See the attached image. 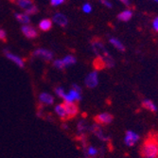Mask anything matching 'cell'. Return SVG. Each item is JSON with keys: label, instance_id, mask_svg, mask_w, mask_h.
Returning a JSON list of instances; mask_svg holds the SVG:
<instances>
[{"label": "cell", "instance_id": "1", "mask_svg": "<svg viewBox=\"0 0 158 158\" xmlns=\"http://www.w3.org/2000/svg\"><path fill=\"white\" fill-rule=\"evenodd\" d=\"M141 158H158V138L148 136L140 148Z\"/></svg>", "mask_w": 158, "mask_h": 158}, {"label": "cell", "instance_id": "2", "mask_svg": "<svg viewBox=\"0 0 158 158\" xmlns=\"http://www.w3.org/2000/svg\"><path fill=\"white\" fill-rule=\"evenodd\" d=\"M92 48L94 52L98 55V58H99L104 64V65L108 67H112L114 65V60L108 53L107 49L104 48L103 44L99 40H94L92 42Z\"/></svg>", "mask_w": 158, "mask_h": 158}, {"label": "cell", "instance_id": "3", "mask_svg": "<svg viewBox=\"0 0 158 158\" xmlns=\"http://www.w3.org/2000/svg\"><path fill=\"white\" fill-rule=\"evenodd\" d=\"M81 99V89L78 84H73L72 88L65 93L63 100L64 102H77Z\"/></svg>", "mask_w": 158, "mask_h": 158}, {"label": "cell", "instance_id": "4", "mask_svg": "<svg viewBox=\"0 0 158 158\" xmlns=\"http://www.w3.org/2000/svg\"><path fill=\"white\" fill-rule=\"evenodd\" d=\"M85 85L88 88H95L98 84V75L97 71H92L85 78Z\"/></svg>", "mask_w": 158, "mask_h": 158}, {"label": "cell", "instance_id": "5", "mask_svg": "<svg viewBox=\"0 0 158 158\" xmlns=\"http://www.w3.org/2000/svg\"><path fill=\"white\" fill-rule=\"evenodd\" d=\"M138 140H139V135L136 133H135L131 130L126 132L125 137H124V142L127 146H129V147L134 146Z\"/></svg>", "mask_w": 158, "mask_h": 158}, {"label": "cell", "instance_id": "6", "mask_svg": "<svg viewBox=\"0 0 158 158\" xmlns=\"http://www.w3.org/2000/svg\"><path fill=\"white\" fill-rule=\"evenodd\" d=\"M33 55L45 61H51L53 59V53L46 48H38L33 52Z\"/></svg>", "mask_w": 158, "mask_h": 158}, {"label": "cell", "instance_id": "7", "mask_svg": "<svg viewBox=\"0 0 158 158\" xmlns=\"http://www.w3.org/2000/svg\"><path fill=\"white\" fill-rule=\"evenodd\" d=\"M113 116L109 113H102L98 114V116H96L95 120L98 124H102V125H107L110 124L113 121Z\"/></svg>", "mask_w": 158, "mask_h": 158}, {"label": "cell", "instance_id": "8", "mask_svg": "<svg viewBox=\"0 0 158 158\" xmlns=\"http://www.w3.org/2000/svg\"><path fill=\"white\" fill-rule=\"evenodd\" d=\"M22 33L28 39H34L38 36V31L36 28L30 25H24L21 28Z\"/></svg>", "mask_w": 158, "mask_h": 158}, {"label": "cell", "instance_id": "9", "mask_svg": "<svg viewBox=\"0 0 158 158\" xmlns=\"http://www.w3.org/2000/svg\"><path fill=\"white\" fill-rule=\"evenodd\" d=\"M64 107H65V111H66V116H67V119L68 118H73L74 117L77 116L78 114V106L76 105V103L73 102H64Z\"/></svg>", "mask_w": 158, "mask_h": 158}, {"label": "cell", "instance_id": "10", "mask_svg": "<svg viewBox=\"0 0 158 158\" xmlns=\"http://www.w3.org/2000/svg\"><path fill=\"white\" fill-rule=\"evenodd\" d=\"M5 55H6V57L7 58L10 60V61H11L13 64H15L17 66H19L20 68H23L24 66H25V62L20 58L19 56H17V55H15V54H13V53H11V52H10V51H7V50H5Z\"/></svg>", "mask_w": 158, "mask_h": 158}, {"label": "cell", "instance_id": "11", "mask_svg": "<svg viewBox=\"0 0 158 158\" xmlns=\"http://www.w3.org/2000/svg\"><path fill=\"white\" fill-rule=\"evenodd\" d=\"M39 98L40 103L43 104V105L48 106V105H52L54 103V98L49 93H46V92L41 93L39 95V98Z\"/></svg>", "mask_w": 158, "mask_h": 158}, {"label": "cell", "instance_id": "12", "mask_svg": "<svg viewBox=\"0 0 158 158\" xmlns=\"http://www.w3.org/2000/svg\"><path fill=\"white\" fill-rule=\"evenodd\" d=\"M53 22L60 27H65L68 24V19L64 13L57 12L53 15Z\"/></svg>", "mask_w": 158, "mask_h": 158}, {"label": "cell", "instance_id": "13", "mask_svg": "<svg viewBox=\"0 0 158 158\" xmlns=\"http://www.w3.org/2000/svg\"><path fill=\"white\" fill-rule=\"evenodd\" d=\"M54 112L56 114V116L58 117L61 119H67V116H66V111H65V107H64V103H59L57 104L54 108Z\"/></svg>", "mask_w": 158, "mask_h": 158}, {"label": "cell", "instance_id": "14", "mask_svg": "<svg viewBox=\"0 0 158 158\" xmlns=\"http://www.w3.org/2000/svg\"><path fill=\"white\" fill-rule=\"evenodd\" d=\"M91 131H92V133L98 137V138H99L102 141H106L108 138H107V136H105V135L103 134V132H102V128H100L98 125H93L92 127H91Z\"/></svg>", "mask_w": 158, "mask_h": 158}, {"label": "cell", "instance_id": "15", "mask_svg": "<svg viewBox=\"0 0 158 158\" xmlns=\"http://www.w3.org/2000/svg\"><path fill=\"white\" fill-rule=\"evenodd\" d=\"M133 17V11L131 10H124L120 13H118V19L122 22H128L129 20H131Z\"/></svg>", "mask_w": 158, "mask_h": 158}, {"label": "cell", "instance_id": "16", "mask_svg": "<svg viewBox=\"0 0 158 158\" xmlns=\"http://www.w3.org/2000/svg\"><path fill=\"white\" fill-rule=\"evenodd\" d=\"M14 16H15L16 20L19 22V23H22L24 25H27L28 23H31V17L30 15H27V13H20V12H17L14 14Z\"/></svg>", "mask_w": 158, "mask_h": 158}, {"label": "cell", "instance_id": "17", "mask_svg": "<svg viewBox=\"0 0 158 158\" xmlns=\"http://www.w3.org/2000/svg\"><path fill=\"white\" fill-rule=\"evenodd\" d=\"M52 27V21L50 19H43L39 23V28L43 31H48Z\"/></svg>", "mask_w": 158, "mask_h": 158}, {"label": "cell", "instance_id": "18", "mask_svg": "<svg viewBox=\"0 0 158 158\" xmlns=\"http://www.w3.org/2000/svg\"><path fill=\"white\" fill-rule=\"evenodd\" d=\"M109 42H110V44L112 46H114V48H116L118 50H119V51H124L125 50V47L123 45V43L121 41H119L118 38L111 37Z\"/></svg>", "mask_w": 158, "mask_h": 158}, {"label": "cell", "instance_id": "19", "mask_svg": "<svg viewBox=\"0 0 158 158\" xmlns=\"http://www.w3.org/2000/svg\"><path fill=\"white\" fill-rule=\"evenodd\" d=\"M142 106L145 109L151 111V112H156L157 111V106L153 102H152L151 99H144L142 102Z\"/></svg>", "mask_w": 158, "mask_h": 158}, {"label": "cell", "instance_id": "20", "mask_svg": "<svg viewBox=\"0 0 158 158\" xmlns=\"http://www.w3.org/2000/svg\"><path fill=\"white\" fill-rule=\"evenodd\" d=\"M15 1H16V5L21 9H24L25 10L34 5L32 0H15Z\"/></svg>", "mask_w": 158, "mask_h": 158}, {"label": "cell", "instance_id": "21", "mask_svg": "<svg viewBox=\"0 0 158 158\" xmlns=\"http://www.w3.org/2000/svg\"><path fill=\"white\" fill-rule=\"evenodd\" d=\"M62 61H63V63L64 64V67L72 65V64H76V62H77L76 58H75L74 56H72V55H67V56H65L64 59H62Z\"/></svg>", "mask_w": 158, "mask_h": 158}, {"label": "cell", "instance_id": "22", "mask_svg": "<svg viewBox=\"0 0 158 158\" xmlns=\"http://www.w3.org/2000/svg\"><path fill=\"white\" fill-rule=\"evenodd\" d=\"M85 152H86V155H87L88 158H93V157L98 155V150L97 148H95L94 146H88Z\"/></svg>", "mask_w": 158, "mask_h": 158}, {"label": "cell", "instance_id": "23", "mask_svg": "<svg viewBox=\"0 0 158 158\" xmlns=\"http://www.w3.org/2000/svg\"><path fill=\"white\" fill-rule=\"evenodd\" d=\"M66 91L64 90V87H61V86H58V87L55 88V94L57 95V97H59L60 98H64V97L65 96Z\"/></svg>", "mask_w": 158, "mask_h": 158}, {"label": "cell", "instance_id": "24", "mask_svg": "<svg viewBox=\"0 0 158 158\" xmlns=\"http://www.w3.org/2000/svg\"><path fill=\"white\" fill-rule=\"evenodd\" d=\"M77 128H78L79 133H81V134L83 135V133L86 131V129H87V126H86V124H85V122H84L83 120H81V121L78 123Z\"/></svg>", "mask_w": 158, "mask_h": 158}, {"label": "cell", "instance_id": "25", "mask_svg": "<svg viewBox=\"0 0 158 158\" xmlns=\"http://www.w3.org/2000/svg\"><path fill=\"white\" fill-rule=\"evenodd\" d=\"M37 11H38V9H37V7L33 5V6H31V8L27 9V10H25V13H27V15H33V14L37 13Z\"/></svg>", "mask_w": 158, "mask_h": 158}, {"label": "cell", "instance_id": "26", "mask_svg": "<svg viewBox=\"0 0 158 158\" xmlns=\"http://www.w3.org/2000/svg\"><path fill=\"white\" fill-rule=\"evenodd\" d=\"M53 65H54L57 69H64V64L63 61L60 60V59L55 60L54 63H53Z\"/></svg>", "mask_w": 158, "mask_h": 158}, {"label": "cell", "instance_id": "27", "mask_svg": "<svg viewBox=\"0 0 158 158\" xmlns=\"http://www.w3.org/2000/svg\"><path fill=\"white\" fill-rule=\"evenodd\" d=\"M81 9H82V11L85 12V13H90V12L92 11V6H91V4H89V3H85V4H83Z\"/></svg>", "mask_w": 158, "mask_h": 158}, {"label": "cell", "instance_id": "28", "mask_svg": "<svg viewBox=\"0 0 158 158\" xmlns=\"http://www.w3.org/2000/svg\"><path fill=\"white\" fill-rule=\"evenodd\" d=\"M65 0H50V4L53 7H57V6H60L63 3H64Z\"/></svg>", "mask_w": 158, "mask_h": 158}, {"label": "cell", "instance_id": "29", "mask_svg": "<svg viewBox=\"0 0 158 158\" xmlns=\"http://www.w3.org/2000/svg\"><path fill=\"white\" fill-rule=\"evenodd\" d=\"M6 38H7V33L2 28H0V40L1 41H6Z\"/></svg>", "mask_w": 158, "mask_h": 158}, {"label": "cell", "instance_id": "30", "mask_svg": "<svg viewBox=\"0 0 158 158\" xmlns=\"http://www.w3.org/2000/svg\"><path fill=\"white\" fill-rule=\"evenodd\" d=\"M152 27L155 31H158V16L155 17L152 21Z\"/></svg>", "mask_w": 158, "mask_h": 158}, {"label": "cell", "instance_id": "31", "mask_svg": "<svg viewBox=\"0 0 158 158\" xmlns=\"http://www.w3.org/2000/svg\"><path fill=\"white\" fill-rule=\"evenodd\" d=\"M100 2H102V5L105 6L106 8H109V9L112 8V3L109 1V0H100Z\"/></svg>", "mask_w": 158, "mask_h": 158}, {"label": "cell", "instance_id": "32", "mask_svg": "<svg viewBox=\"0 0 158 158\" xmlns=\"http://www.w3.org/2000/svg\"><path fill=\"white\" fill-rule=\"evenodd\" d=\"M118 1H120L121 3H123V4L126 5V6H129V5H130V0H118Z\"/></svg>", "mask_w": 158, "mask_h": 158}, {"label": "cell", "instance_id": "33", "mask_svg": "<svg viewBox=\"0 0 158 158\" xmlns=\"http://www.w3.org/2000/svg\"><path fill=\"white\" fill-rule=\"evenodd\" d=\"M153 1H155V2H158V0H153Z\"/></svg>", "mask_w": 158, "mask_h": 158}, {"label": "cell", "instance_id": "34", "mask_svg": "<svg viewBox=\"0 0 158 158\" xmlns=\"http://www.w3.org/2000/svg\"><path fill=\"white\" fill-rule=\"evenodd\" d=\"M11 1H14V0H11Z\"/></svg>", "mask_w": 158, "mask_h": 158}]
</instances>
